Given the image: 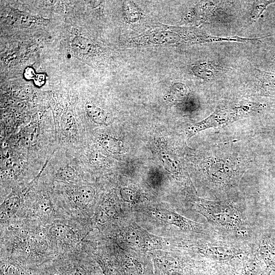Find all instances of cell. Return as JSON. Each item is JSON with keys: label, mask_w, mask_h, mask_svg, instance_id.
<instances>
[{"label": "cell", "mask_w": 275, "mask_h": 275, "mask_svg": "<svg viewBox=\"0 0 275 275\" xmlns=\"http://www.w3.org/2000/svg\"><path fill=\"white\" fill-rule=\"evenodd\" d=\"M57 257L43 224L20 218L1 224V258L13 259L36 269Z\"/></svg>", "instance_id": "6da1fadb"}, {"label": "cell", "mask_w": 275, "mask_h": 275, "mask_svg": "<svg viewBox=\"0 0 275 275\" xmlns=\"http://www.w3.org/2000/svg\"><path fill=\"white\" fill-rule=\"evenodd\" d=\"M100 144L107 152L113 153H120L122 150L121 142L112 136L106 135L100 139Z\"/></svg>", "instance_id": "603a6c76"}, {"label": "cell", "mask_w": 275, "mask_h": 275, "mask_svg": "<svg viewBox=\"0 0 275 275\" xmlns=\"http://www.w3.org/2000/svg\"><path fill=\"white\" fill-rule=\"evenodd\" d=\"M61 126L63 132L67 135H75L77 132L75 120L71 112L67 111L63 115Z\"/></svg>", "instance_id": "7402d4cb"}, {"label": "cell", "mask_w": 275, "mask_h": 275, "mask_svg": "<svg viewBox=\"0 0 275 275\" xmlns=\"http://www.w3.org/2000/svg\"><path fill=\"white\" fill-rule=\"evenodd\" d=\"M252 2V6L248 16L249 22L251 23L256 22L268 6L275 3V1H255Z\"/></svg>", "instance_id": "ac0fdd59"}, {"label": "cell", "mask_w": 275, "mask_h": 275, "mask_svg": "<svg viewBox=\"0 0 275 275\" xmlns=\"http://www.w3.org/2000/svg\"><path fill=\"white\" fill-rule=\"evenodd\" d=\"M33 189L30 183L23 186L16 187L2 200L1 204V224L14 218L21 208L28 194Z\"/></svg>", "instance_id": "8fae6325"}, {"label": "cell", "mask_w": 275, "mask_h": 275, "mask_svg": "<svg viewBox=\"0 0 275 275\" xmlns=\"http://www.w3.org/2000/svg\"><path fill=\"white\" fill-rule=\"evenodd\" d=\"M154 215L159 220L173 225L183 231L193 232L205 236L219 235L210 226L194 222L173 210L157 209L155 211Z\"/></svg>", "instance_id": "30bf717a"}, {"label": "cell", "mask_w": 275, "mask_h": 275, "mask_svg": "<svg viewBox=\"0 0 275 275\" xmlns=\"http://www.w3.org/2000/svg\"><path fill=\"white\" fill-rule=\"evenodd\" d=\"M81 242L75 249L38 267L34 275H103Z\"/></svg>", "instance_id": "5b68a950"}, {"label": "cell", "mask_w": 275, "mask_h": 275, "mask_svg": "<svg viewBox=\"0 0 275 275\" xmlns=\"http://www.w3.org/2000/svg\"><path fill=\"white\" fill-rule=\"evenodd\" d=\"M189 70L196 77L211 81L218 78L226 71L224 66L214 61H203L190 65Z\"/></svg>", "instance_id": "9a60e30c"}, {"label": "cell", "mask_w": 275, "mask_h": 275, "mask_svg": "<svg viewBox=\"0 0 275 275\" xmlns=\"http://www.w3.org/2000/svg\"><path fill=\"white\" fill-rule=\"evenodd\" d=\"M36 74L32 67L26 68L24 72V76L26 79H34Z\"/></svg>", "instance_id": "484cf974"}, {"label": "cell", "mask_w": 275, "mask_h": 275, "mask_svg": "<svg viewBox=\"0 0 275 275\" xmlns=\"http://www.w3.org/2000/svg\"><path fill=\"white\" fill-rule=\"evenodd\" d=\"M45 232L57 256L77 248L90 233V222L72 217L44 224Z\"/></svg>", "instance_id": "277c9868"}, {"label": "cell", "mask_w": 275, "mask_h": 275, "mask_svg": "<svg viewBox=\"0 0 275 275\" xmlns=\"http://www.w3.org/2000/svg\"><path fill=\"white\" fill-rule=\"evenodd\" d=\"M233 2L227 1H199L188 11L184 19L188 22L197 24H227L233 18L231 11Z\"/></svg>", "instance_id": "ba28073f"}, {"label": "cell", "mask_w": 275, "mask_h": 275, "mask_svg": "<svg viewBox=\"0 0 275 275\" xmlns=\"http://www.w3.org/2000/svg\"><path fill=\"white\" fill-rule=\"evenodd\" d=\"M123 7L125 18L128 22H135L142 18V11L132 2H124Z\"/></svg>", "instance_id": "44dd1931"}, {"label": "cell", "mask_w": 275, "mask_h": 275, "mask_svg": "<svg viewBox=\"0 0 275 275\" xmlns=\"http://www.w3.org/2000/svg\"><path fill=\"white\" fill-rule=\"evenodd\" d=\"M120 195L124 201L133 204L139 199V194L135 190L127 187H123L120 190Z\"/></svg>", "instance_id": "cb8c5ba5"}, {"label": "cell", "mask_w": 275, "mask_h": 275, "mask_svg": "<svg viewBox=\"0 0 275 275\" xmlns=\"http://www.w3.org/2000/svg\"><path fill=\"white\" fill-rule=\"evenodd\" d=\"M61 205L67 214L74 218L90 222L91 209L96 198L95 188L89 184L73 185L65 189Z\"/></svg>", "instance_id": "9c48e42d"}, {"label": "cell", "mask_w": 275, "mask_h": 275, "mask_svg": "<svg viewBox=\"0 0 275 275\" xmlns=\"http://www.w3.org/2000/svg\"><path fill=\"white\" fill-rule=\"evenodd\" d=\"M34 79V82L37 86H42L45 82V76L43 74H36Z\"/></svg>", "instance_id": "4316f807"}, {"label": "cell", "mask_w": 275, "mask_h": 275, "mask_svg": "<svg viewBox=\"0 0 275 275\" xmlns=\"http://www.w3.org/2000/svg\"><path fill=\"white\" fill-rule=\"evenodd\" d=\"M254 250L257 257L272 271H275V241L264 235L257 237L253 241Z\"/></svg>", "instance_id": "5bb4252c"}, {"label": "cell", "mask_w": 275, "mask_h": 275, "mask_svg": "<svg viewBox=\"0 0 275 275\" xmlns=\"http://www.w3.org/2000/svg\"><path fill=\"white\" fill-rule=\"evenodd\" d=\"M204 157L202 168L210 193L216 200H233L248 168V159L228 145L212 147Z\"/></svg>", "instance_id": "7a4b0ae2"}, {"label": "cell", "mask_w": 275, "mask_h": 275, "mask_svg": "<svg viewBox=\"0 0 275 275\" xmlns=\"http://www.w3.org/2000/svg\"><path fill=\"white\" fill-rule=\"evenodd\" d=\"M248 83L255 94L275 98V73L254 68Z\"/></svg>", "instance_id": "7c38bea8"}, {"label": "cell", "mask_w": 275, "mask_h": 275, "mask_svg": "<svg viewBox=\"0 0 275 275\" xmlns=\"http://www.w3.org/2000/svg\"><path fill=\"white\" fill-rule=\"evenodd\" d=\"M195 210L204 216L220 235L253 242V228L244 210L233 200H209L191 196Z\"/></svg>", "instance_id": "3957f363"}, {"label": "cell", "mask_w": 275, "mask_h": 275, "mask_svg": "<svg viewBox=\"0 0 275 275\" xmlns=\"http://www.w3.org/2000/svg\"><path fill=\"white\" fill-rule=\"evenodd\" d=\"M66 217H71L60 201L55 200L48 191H40L32 200L25 199L14 218L35 220L45 224Z\"/></svg>", "instance_id": "52a82bcc"}, {"label": "cell", "mask_w": 275, "mask_h": 275, "mask_svg": "<svg viewBox=\"0 0 275 275\" xmlns=\"http://www.w3.org/2000/svg\"><path fill=\"white\" fill-rule=\"evenodd\" d=\"M210 275H233L227 268L224 266L215 265Z\"/></svg>", "instance_id": "d4e9b609"}, {"label": "cell", "mask_w": 275, "mask_h": 275, "mask_svg": "<svg viewBox=\"0 0 275 275\" xmlns=\"http://www.w3.org/2000/svg\"><path fill=\"white\" fill-rule=\"evenodd\" d=\"M54 180L65 184H74L77 182L79 176L76 170L71 166H66L58 169L54 174Z\"/></svg>", "instance_id": "e0dca14e"}, {"label": "cell", "mask_w": 275, "mask_h": 275, "mask_svg": "<svg viewBox=\"0 0 275 275\" xmlns=\"http://www.w3.org/2000/svg\"><path fill=\"white\" fill-rule=\"evenodd\" d=\"M267 130V132L269 133L271 136L275 138V126L269 127Z\"/></svg>", "instance_id": "83f0119b"}, {"label": "cell", "mask_w": 275, "mask_h": 275, "mask_svg": "<svg viewBox=\"0 0 275 275\" xmlns=\"http://www.w3.org/2000/svg\"><path fill=\"white\" fill-rule=\"evenodd\" d=\"M191 95L189 88L185 84L177 82L171 87L167 97L171 102L183 104Z\"/></svg>", "instance_id": "2e32d148"}, {"label": "cell", "mask_w": 275, "mask_h": 275, "mask_svg": "<svg viewBox=\"0 0 275 275\" xmlns=\"http://www.w3.org/2000/svg\"><path fill=\"white\" fill-rule=\"evenodd\" d=\"M73 50L79 55L89 53L93 48V44L89 39L82 37H76L72 43Z\"/></svg>", "instance_id": "ffe728a7"}, {"label": "cell", "mask_w": 275, "mask_h": 275, "mask_svg": "<svg viewBox=\"0 0 275 275\" xmlns=\"http://www.w3.org/2000/svg\"><path fill=\"white\" fill-rule=\"evenodd\" d=\"M86 111L88 117L94 123L104 124L106 122V117L104 111L91 102L86 104Z\"/></svg>", "instance_id": "d6986e66"}, {"label": "cell", "mask_w": 275, "mask_h": 275, "mask_svg": "<svg viewBox=\"0 0 275 275\" xmlns=\"http://www.w3.org/2000/svg\"><path fill=\"white\" fill-rule=\"evenodd\" d=\"M261 109V105L254 102L239 100L222 101L210 116L188 128L187 138L189 139L205 129L228 125Z\"/></svg>", "instance_id": "8992f818"}, {"label": "cell", "mask_w": 275, "mask_h": 275, "mask_svg": "<svg viewBox=\"0 0 275 275\" xmlns=\"http://www.w3.org/2000/svg\"><path fill=\"white\" fill-rule=\"evenodd\" d=\"M230 270L233 275H270L271 272L255 252Z\"/></svg>", "instance_id": "4fadbf2b"}]
</instances>
